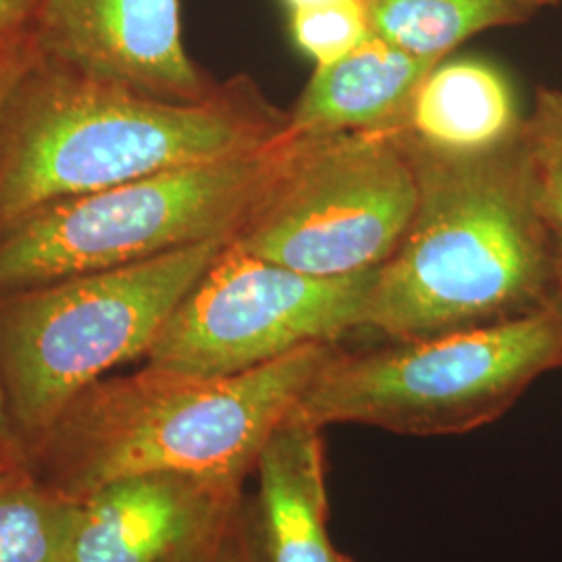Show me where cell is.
Here are the masks:
<instances>
[{"label": "cell", "mask_w": 562, "mask_h": 562, "mask_svg": "<svg viewBox=\"0 0 562 562\" xmlns=\"http://www.w3.org/2000/svg\"><path fill=\"white\" fill-rule=\"evenodd\" d=\"M398 136L415 167L417 204L375 271L361 331L425 340L548 308L554 232L533 201L519 134L471 155Z\"/></svg>", "instance_id": "obj_1"}, {"label": "cell", "mask_w": 562, "mask_h": 562, "mask_svg": "<svg viewBox=\"0 0 562 562\" xmlns=\"http://www.w3.org/2000/svg\"><path fill=\"white\" fill-rule=\"evenodd\" d=\"M281 111L248 76L202 101H165L34 60L0 111V234L55 202L280 138Z\"/></svg>", "instance_id": "obj_2"}, {"label": "cell", "mask_w": 562, "mask_h": 562, "mask_svg": "<svg viewBox=\"0 0 562 562\" xmlns=\"http://www.w3.org/2000/svg\"><path fill=\"white\" fill-rule=\"evenodd\" d=\"M340 344H313L257 369L202 378L146 364L78 396L46 438L65 494L83 498L132 475H183L240 487Z\"/></svg>", "instance_id": "obj_3"}, {"label": "cell", "mask_w": 562, "mask_h": 562, "mask_svg": "<svg viewBox=\"0 0 562 562\" xmlns=\"http://www.w3.org/2000/svg\"><path fill=\"white\" fill-rule=\"evenodd\" d=\"M225 244L0 292V373L21 431L46 438L106 371L146 357Z\"/></svg>", "instance_id": "obj_4"}, {"label": "cell", "mask_w": 562, "mask_h": 562, "mask_svg": "<svg viewBox=\"0 0 562 562\" xmlns=\"http://www.w3.org/2000/svg\"><path fill=\"white\" fill-rule=\"evenodd\" d=\"M562 367L554 306L492 327L346 350L302 392L294 417L319 429L357 423L401 436H457L496 422Z\"/></svg>", "instance_id": "obj_5"}, {"label": "cell", "mask_w": 562, "mask_h": 562, "mask_svg": "<svg viewBox=\"0 0 562 562\" xmlns=\"http://www.w3.org/2000/svg\"><path fill=\"white\" fill-rule=\"evenodd\" d=\"M294 136L55 202L0 234V292L146 261L202 241L234 240Z\"/></svg>", "instance_id": "obj_6"}, {"label": "cell", "mask_w": 562, "mask_h": 562, "mask_svg": "<svg viewBox=\"0 0 562 562\" xmlns=\"http://www.w3.org/2000/svg\"><path fill=\"white\" fill-rule=\"evenodd\" d=\"M417 204L415 167L396 130L296 138L232 244L313 278L380 269Z\"/></svg>", "instance_id": "obj_7"}, {"label": "cell", "mask_w": 562, "mask_h": 562, "mask_svg": "<svg viewBox=\"0 0 562 562\" xmlns=\"http://www.w3.org/2000/svg\"><path fill=\"white\" fill-rule=\"evenodd\" d=\"M375 271L313 278L227 241L144 359L165 371L223 378L313 344H340L364 325Z\"/></svg>", "instance_id": "obj_8"}, {"label": "cell", "mask_w": 562, "mask_h": 562, "mask_svg": "<svg viewBox=\"0 0 562 562\" xmlns=\"http://www.w3.org/2000/svg\"><path fill=\"white\" fill-rule=\"evenodd\" d=\"M42 59L165 101H202L220 81L190 59L180 0H42Z\"/></svg>", "instance_id": "obj_9"}, {"label": "cell", "mask_w": 562, "mask_h": 562, "mask_svg": "<svg viewBox=\"0 0 562 562\" xmlns=\"http://www.w3.org/2000/svg\"><path fill=\"white\" fill-rule=\"evenodd\" d=\"M240 501V487L132 475L81 498L67 562H169Z\"/></svg>", "instance_id": "obj_10"}, {"label": "cell", "mask_w": 562, "mask_h": 562, "mask_svg": "<svg viewBox=\"0 0 562 562\" xmlns=\"http://www.w3.org/2000/svg\"><path fill=\"white\" fill-rule=\"evenodd\" d=\"M322 431L290 415L265 443L257 496L244 506L255 562H352L327 531Z\"/></svg>", "instance_id": "obj_11"}, {"label": "cell", "mask_w": 562, "mask_h": 562, "mask_svg": "<svg viewBox=\"0 0 562 562\" xmlns=\"http://www.w3.org/2000/svg\"><path fill=\"white\" fill-rule=\"evenodd\" d=\"M438 63L408 55L371 34L346 57L315 67L288 111L285 134L327 138L401 130L419 83Z\"/></svg>", "instance_id": "obj_12"}, {"label": "cell", "mask_w": 562, "mask_h": 562, "mask_svg": "<svg viewBox=\"0 0 562 562\" xmlns=\"http://www.w3.org/2000/svg\"><path fill=\"white\" fill-rule=\"evenodd\" d=\"M521 123L513 88L496 65L440 60L419 83L398 132L440 153L471 155L517 138Z\"/></svg>", "instance_id": "obj_13"}, {"label": "cell", "mask_w": 562, "mask_h": 562, "mask_svg": "<svg viewBox=\"0 0 562 562\" xmlns=\"http://www.w3.org/2000/svg\"><path fill=\"white\" fill-rule=\"evenodd\" d=\"M561 0H362L371 34L422 59L443 60L462 42L536 20Z\"/></svg>", "instance_id": "obj_14"}, {"label": "cell", "mask_w": 562, "mask_h": 562, "mask_svg": "<svg viewBox=\"0 0 562 562\" xmlns=\"http://www.w3.org/2000/svg\"><path fill=\"white\" fill-rule=\"evenodd\" d=\"M80 504L20 477L0 487V562H67Z\"/></svg>", "instance_id": "obj_15"}, {"label": "cell", "mask_w": 562, "mask_h": 562, "mask_svg": "<svg viewBox=\"0 0 562 562\" xmlns=\"http://www.w3.org/2000/svg\"><path fill=\"white\" fill-rule=\"evenodd\" d=\"M519 142L536 206L548 227L562 234V88H538Z\"/></svg>", "instance_id": "obj_16"}, {"label": "cell", "mask_w": 562, "mask_h": 562, "mask_svg": "<svg viewBox=\"0 0 562 562\" xmlns=\"http://www.w3.org/2000/svg\"><path fill=\"white\" fill-rule=\"evenodd\" d=\"M292 36L317 65L346 57L371 36L362 0H331L292 13Z\"/></svg>", "instance_id": "obj_17"}, {"label": "cell", "mask_w": 562, "mask_h": 562, "mask_svg": "<svg viewBox=\"0 0 562 562\" xmlns=\"http://www.w3.org/2000/svg\"><path fill=\"white\" fill-rule=\"evenodd\" d=\"M169 562H255L241 498Z\"/></svg>", "instance_id": "obj_18"}, {"label": "cell", "mask_w": 562, "mask_h": 562, "mask_svg": "<svg viewBox=\"0 0 562 562\" xmlns=\"http://www.w3.org/2000/svg\"><path fill=\"white\" fill-rule=\"evenodd\" d=\"M41 48L36 42V30L0 42V111L13 86L20 81L27 67L38 59Z\"/></svg>", "instance_id": "obj_19"}, {"label": "cell", "mask_w": 562, "mask_h": 562, "mask_svg": "<svg viewBox=\"0 0 562 562\" xmlns=\"http://www.w3.org/2000/svg\"><path fill=\"white\" fill-rule=\"evenodd\" d=\"M42 0H0V42L36 30Z\"/></svg>", "instance_id": "obj_20"}, {"label": "cell", "mask_w": 562, "mask_h": 562, "mask_svg": "<svg viewBox=\"0 0 562 562\" xmlns=\"http://www.w3.org/2000/svg\"><path fill=\"white\" fill-rule=\"evenodd\" d=\"M11 448H13V417H11V408H9L7 387H4L2 373H0V461H2V454L9 452Z\"/></svg>", "instance_id": "obj_21"}, {"label": "cell", "mask_w": 562, "mask_h": 562, "mask_svg": "<svg viewBox=\"0 0 562 562\" xmlns=\"http://www.w3.org/2000/svg\"><path fill=\"white\" fill-rule=\"evenodd\" d=\"M554 306L562 317V234H554V250H552V299Z\"/></svg>", "instance_id": "obj_22"}, {"label": "cell", "mask_w": 562, "mask_h": 562, "mask_svg": "<svg viewBox=\"0 0 562 562\" xmlns=\"http://www.w3.org/2000/svg\"><path fill=\"white\" fill-rule=\"evenodd\" d=\"M285 7L290 9V13L294 11H301V9H308V7H317V4H325V2H331V0H283Z\"/></svg>", "instance_id": "obj_23"}, {"label": "cell", "mask_w": 562, "mask_h": 562, "mask_svg": "<svg viewBox=\"0 0 562 562\" xmlns=\"http://www.w3.org/2000/svg\"><path fill=\"white\" fill-rule=\"evenodd\" d=\"M18 480V473L7 464V462H0V487H4L7 483Z\"/></svg>", "instance_id": "obj_24"}, {"label": "cell", "mask_w": 562, "mask_h": 562, "mask_svg": "<svg viewBox=\"0 0 562 562\" xmlns=\"http://www.w3.org/2000/svg\"><path fill=\"white\" fill-rule=\"evenodd\" d=\"M0 462H2V461H0Z\"/></svg>", "instance_id": "obj_25"}]
</instances>
